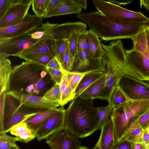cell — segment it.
<instances>
[{"instance_id":"cell-28","label":"cell","mask_w":149,"mask_h":149,"mask_svg":"<svg viewBox=\"0 0 149 149\" xmlns=\"http://www.w3.org/2000/svg\"><path fill=\"white\" fill-rule=\"evenodd\" d=\"M146 26L144 23L140 24L136 33L132 39L134 44L132 49L143 53L146 51L148 47L146 34Z\"/></svg>"},{"instance_id":"cell-2","label":"cell","mask_w":149,"mask_h":149,"mask_svg":"<svg viewBox=\"0 0 149 149\" xmlns=\"http://www.w3.org/2000/svg\"><path fill=\"white\" fill-rule=\"evenodd\" d=\"M101 46L104 51L101 59L106 81L97 99L108 101L113 90L125 75L142 80L130 65L121 39L112 40L107 45L101 43Z\"/></svg>"},{"instance_id":"cell-30","label":"cell","mask_w":149,"mask_h":149,"mask_svg":"<svg viewBox=\"0 0 149 149\" xmlns=\"http://www.w3.org/2000/svg\"><path fill=\"white\" fill-rule=\"evenodd\" d=\"M129 100L118 85L113 90L110 97L109 104L113 109H115L122 105Z\"/></svg>"},{"instance_id":"cell-41","label":"cell","mask_w":149,"mask_h":149,"mask_svg":"<svg viewBox=\"0 0 149 149\" xmlns=\"http://www.w3.org/2000/svg\"><path fill=\"white\" fill-rule=\"evenodd\" d=\"M54 57L53 53H46L33 58L31 61L39 63L46 67L47 64Z\"/></svg>"},{"instance_id":"cell-23","label":"cell","mask_w":149,"mask_h":149,"mask_svg":"<svg viewBox=\"0 0 149 149\" xmlns=\"http://www.w3.org/2000/svg\"><path fill=\"white\" fill-rule=\"evenodd\" d=\"M61 107L48 110L32 116L24 122L31 130L36 132L42 123L60 109Z\"/></svg>"},{"instance_id":"cell-22","label":"cell","mask_w":149,"mask_h":149,"mask_svg":"<svg viewBox=\"0 0 149 149\" xmlns=\"http://www.w3.org/2000/svg\"><path fill=\"white\" fill-rule=\"evenodd\" d=\"M86 35L90 56L94 59L101 58L104 51L102 47L101 42L97 35L91 29L87 31Z\"/></svg>"},{"instance_id":"cell-38","label":"cell","mask_w":149,"mask_h":149,"mask_svg":"<svg viewBox=\"0 0 149 149\" xmlns=\"http://www.w3.org/2000/svg\"><path fill=\"white\" fill-rule=\"evenodd\" d=\"M74 59L70 52L68 47L65 55L63 62L61 65L62 69L66 72H70L72 69Z\"/></svg>"},{"instance_id":"cell-46","label":"cell","mask_w":149,"mask_h":149,"mask_svg":"<svg viewBox=\"0 0 149 149\" xmlns=\"http://www.w3.org/2000/svg\"><path fill=\"white\" fill-rule=\"evenodd\" d=\"M47 68H50L61 70L62 69L57 58L54 57L47 65Z\"/></svg>"},{"instance_id":"cell-12","label":"cell","mask_w":149,"mask_h":149,"mask_svg":"<svg viewBox=\"0 0 149 149\" xmlns=\"http://www.w3.org/2000/svg\"><path fill=\"white\" fill-rule=\"evenodd\" d=\"M42 18L27 14L22 20L16 24L0 27V40L24 34L38 28L42 24Z\"/></svg>"},{"instance_id":"cell-40","label":"cell","mask_w":149,"mask_h":149,"mask_svg":"<svg viewBox=\"0 0 149 149\" xmlns=\"http://www.w3.org/2000/svg\"><path fill=\"white\" fill-rule=\"evenodd\" d=\"M79 33L72 36L68 39L69 52L74 58L78 53L77 38Z\"/></svg>"},{"instance_id":"cell-5","label":"cell","mask_w":149,"mask_h":149,"mask_svg":"<svg viewBox=\"0 0 149 149\" xmlns=\"http://www.w3.org/2000/svg\"><path fill=\"white\" fill-rule=\"evenodd\" d=\"M149 108V100L127 102L115 109H113L110 117L113 126L116 142L123 138L131 120L139 116Z\"/></svg>"},{"instance_id":"cell-33","label":"cell","mask_w":149,"mask_h":149,"mask_svg":"<svg viewBox=\"0 0 149 149\" xmlns=\"http://www.w3.org/2000/svg\"><path fill=\"white\" fill-rule=\"evenodd\" d=\"M42 97L50 102H59L61 95L59 84H54L46 92Z\"/></svg>"},{"instance_id":"cell-50","label":"cell","mask_w":149,"mask_h":149,"mask_svg":"<svg viewBox=\"0 0 149 149\" xmlns=\"http://www.w3.org/2000/svg\"><path fill=\"white\" fill-rule=\"evenodd\" d=\"M132 149H147L146 145L143 142L132 143Z\"/></svg>"},{"instance_id":"cell-8","label":"cell","mask_w":149,"mask_h":149,"mask_svg":"<svg viewBox=\"0 0 149 149\" xmlns=\"http://www.w3.org/2000/svg\"><path fill=\"white\" fill-rule=\"evenodd\" d=\"M46 38L55 40H68L72 36L87 31V25L81 22H68L61 24H51L48 22L41 26Z\"/></svg>"},{"instance_id":"cell-51","label":"cell","mask_w":149,"mask_h":149,"mask_svg":"<svg viewBox=\"0 0 149 149\" xmlns=\"http://www.w3.org/2000/svg\"><path fill=\"white\" fill-rule=\"evenodd\" d=\"M77 4L82 8L86 10L87 7V1L86 0H75Z\"/></svg>"},{"instance_id":"cell-47","label":"cell","mask_w":149,"mask_h":149,"mask_svg":"<svg viewBox=\"0 0 149 149\" xmlns=\"http://www.w3.org/2000/svg\"><path fill=\"white\" fill-rule=\"evenodd\" d=\"M10 0H0V18L3 16L10 3Z\"/></svg>"},{"instance_id":"cell-7","label":"cell","mask_w":149,"mask_h":149,"mask_svg":"<svg viewBox=\"0 0 149 149\" xmlns=\"http://www.w3.org/2000/svg\"><path fill=\"white\" fill-rule=\"evenodd\" d=\"M49 109L31 107L22 104L6 92L3 120V132L7 133L15 125Z\"/></svg>"},{"instance_id":"cell-42","label":"cell","mask_w":149,"mask_h":149,"mask_svg":"<svg viewBox=\"0 0 149 149\" xmlns=\"http://www.w3.org/2000/svg\"><path fill=\"white\" fill-rule=\"evenodd\" d=\"M7 92L0 94V132H3L5 100Z\"/></svg>"},{"instance_id":"cell-25","label":"cell","mask_w":149,"mask_h":149,"mask_svg":"<svg viewBox=\"0 0 149 149\" xmlns=\"http://www.w3.org/2000/svg\"><path fill=\"white\" fill-rule=\"evenodd\" d=\"M143 130L141 126L132 118L129 123L126 132L120 141L126 140L133 143L142 142Z\"/></svg>"},{"instance_id":"cell-10","label":"cell","mask_w":149,"mask_h":149,"mask_svg":"<svg viewBox=\"0 0 149 149\" xmlns=\"http://www.w3.org/2000/svg\"><path fill=\"white\" fill-rule=\"evenodd\" d=\"M31 31L0 40V55L6 58L10 56H16L40 39L32 38L29 35Z\"/></svg>"},{"instance_id":"cell-26","label":"cell","mask_w":149,"mask_h":149,"mask_svg":"<svg viewBox=\"0 0 149 149\" xmlns=\"http://www.w3.org/2000/svg\"><path fill=\"white\" fill-rule=\"evenodd\" d=\"M106 81V75L104 74L84 91L79 96L84 99L93 100L97 98L104 87Z\"/></svg>"},{"instance_id":"cell-9","label":"cell","mask_w":149,"mask_h":149,"mask_svg":"<svg viewBox=\"0 0 149 149\" xmlns=\"http://www.w3.org/2000/svg\"><path fill=\"white\" fill-rule=\"evenodd\" d=\"M118 85L130 100H149V83L125 74Z\"/></svg>"},{"instance_id":"cell-36","label":"cell","mask_w":149,"mask_h":149,"mask_svg":"<svg viewBox=\"0 0 149 149\" xmlns=\"http://www.w3.org/2000/svg\"><path fill=\"white\" fill-rule=\"evenodd\" d=\"M144 130L149 128V108L139 116L132 118Z\"/></svg>"},{"instance_id":"cell-45","label":"cell","mask_w":149,"mask_h":149,"mask_svg":"<svg viewBox=\"0 0 149 149\" xmlns=\"http://www.w3.org/2000/svg\"><path fill=\"white\" fill-rule=\"evenodd\" d=\"M132 143L126 140L116 142L112 149H132Z\"/></svg>"},{"instance_id":"cell-55","label":"cell","mask_w":149,"mask_h":149,"mask_svg":"<svg viewBox=\"0 0 149 149\" xmlns=\"http://www.w3.org/2000/svg\"><path fill=\"white\" fill-rule=\"evenodd\" d=\"M79 149H88L87 147L85 146H81Z\"/></svg>"},{"instance_id":"cell-4","label":"cell","mask_w":149,"mask_h":149,"mask_svg":"<svg viewBox=\"0 0 149 149\" xmlns=\"http://www.w3.org/2000/svg\"><path fill=\"white\" fill-rule=\"evenodd\" d=\"M77 17L87 24L102 40L106 41L130 38L136 34L142 23L129 24H116L99 12L81 13Z\"/></svg>"},{"instance_id":"cell-14","label":"cell","mask_w":149,"mask_h":149,"mask_svg":"<svg viewBox=\"0 0 149 149\" xmlns=\"http://www.w3.org/2000/svg\"><path fill=\"white\" fill-rule=\"evenodd\" d=\"M65 111L64 107L61 106L58 111L42 123L36 132L38 141L46 139L64 128Z\"/></svg>"},{"instance_id":"cell-19","label":"cell","mask_w":149,"mask_h":149,"mask_svg":"<svg viewBox=\"0 0 149 149\" xmlns=\"http://www.w3.org/2000/svg\"><path fill=\"white\" fill-rule=\"evenodd\" d=\"M100 129L99 139L93 149H112L116 141L113 124L110 117Z\"/></svg>"},{"instance_id":"cell-20","label":"cell","mask_w":149,"mask_h":149,"mask_svg":"<svg viewBox=\"0 0 149 149\" xmlns=\"http://www.w3.org/2000/svg\"><path fill=\"white\" fill-rule=\"evenodd\" d=\"M82 8L75 0H62L55 8L51 10L44 16V18L71 14L81 13Z\"/></svg>"},{"instance_id":"cell-58","label":"cell","mask_w":149,"mask_h":149,"mask_svg":"<svg viewBox=\"0 0 149 149\" xmlns=\"http://www.w3.org/2000/svg\"><path fill=\"white\" fill-rule=\"evenodd\" d=\"M147 149H149V143L146 145Z\"/></svg>"},{"instance_id":"cell-57","label":"cell","mask_w":149,"mask_h":149,"mask_svg":"<svg viewBox=\"0 0 149 149\" xmlns=\"http://www.w3.org/2000/svg\"><path fill=\"white\" fill-rule=\"evenodd\" d=\"M146 25H148L149 27V21L146 23Z\"/></svg>"},{"instance_id":"cell-27","label":"cell","mask_w":149,"mask_h":149,"mask_svg":"<svg viewBox=\"0 0 149 149\" xmlns=\"http://www.w3.org/2000/svg\"><path fill=\"white\" fill-rule=\"evenodd\" d=\"M104 74V72L102 71H94L86 74L75 90L74 98L79 96L86 89Z\"/></svg>"},{"instance_id":"cell-29","label":"cell","mask_w":149,"mask_h":149,"mask_svg":"<svg viewBox=\"0 0 149 149\" xmlns=\"http://www.w3.org/2000/svg\"><path fill=\"white\" fill-rule=\"evenodd\" d=\"M52 52L57 59L61 66L63 63L66 52L69 47V42L67 39L55 40L51 39Z\"/></svg>"},{"instance_id":"cell-31","label":"cell","mask_w":149,"mask_h":149,"mask_svg":"<svg viewBox=\"0 0 149 149\" xmlns=\"http://www.w3.org/2000/svg\"><path fill=\"white\" fill-rule=\"evenodd\" d=\"M96 109L98 124L101 128L110 117L113 108L112 106L109 104L106 107H97Z\"/></svg>"},{"instance_id":"cell-34","label":"cell","mask_w":149,"mask_h":149,"mask_svg":"<svg viewBox=\"0 0 149 149\" xmlns=\"http://www.w3.org/2000/svg\"><path fill=\"white\" fill-rule=\"evenodd\" d=\"M18 141L17 136H11L3 132H0V149H11L17 145L16 142Z\"/></svg>"},{"instance_id":"cell-6","label":"cell","mask_w":149,"mask_h":149,"mask_svg":"<svg viewBox=\"0 0 149 149\" xmlns=\"http://www.w3.org/2000/svg\"><path fill=\"white\" fill-rule=\"evenodd\" d=\"M93 3L98 12L116 24H145L149 21V19L141 12L129 10L109 1L94 0Z\"/></svg>"},{"instance_id":"cell-44","label":"cell","mask_w":149,"mask_h":149,"mask_svg":"<svg viewBox=\"0 0 149 149\" xmlns=\"http://www.w3.org/2000/svg\"><path fill=\"white\" fill-rule=\"evenodd\" d=\"M52 80L55 84H59L62 77V72L61 70L47 68Z\"/></svg>"},{"instance_id":"cell-13","label":"cell","mask_w":149,"mask_h":149,"mask_svg":"<svg viewBox=\"0 0 149 149\" xmlns=\"http://www.w3.org/2000/svg\"><path fill=\"white\" fill-rule=\"evenodd\" d=\"M80 138L64 128L47 138L46 142L51 149H79Z\"/></svg>"},{"instance_id":"cell-21","label":"cell","mask_w":149,"mask_h":149,"mask_svg":"<svg viewBox=\"0 0 149 149\" xmlns=\"http://www.w3.org/2000/svg\"><path fill=\"white\" fill-rule=\"evenodd\" d=\"M12 71L10 60L0 55V94L8 92Z\"/></svg>"},{"instance_id":"cell-1","label":"cell","mask_w":149,"mask_h":149,"mask_svg":"<svg viewBox=\"0 0 149 149\" xmlns=\"http://www.w3.org/2000/svg\"><path fill=\"white\" fill-rule=\"evenodd\" d=\"M55 84L45 66L25 61L12 68L8 92L42 97Z\"/></svg>"},{"instance_id":"cell-53","label":"cell","mask_w":149,"mask_h":149,"mask_svg":"<svg viewBox=\"0 0 149 149\" xmlns=\"http://www.w3.org/2000/svg\"><path fill=\"white\" fill-rule=\"evenodd\" d=\"M146 34L147 46L149 49V27L146 25Z\"/></svg>"},{"instance_id":"cell-17","label":"cell","mask_w":149,"mask_h":149,"mask_svg":"<svg viewBox=\"0 0 149 149\" xmlns=\"http://www.w3.org/2000/svg\"><path fill=\"white\" fill-rule=\"evenodd\" d=\"M7 93L22 104L32 108L51 109L57 108L60 105L59 102H50L42 97L13 92Z\"/></svg>"},{"instance_id":"cell-49","label":"cell","mask_w":149,"mask_h":149,"mask_svg":"<svg viewBox=\"0 0 149 149\" xmlns=\"http://www.w3.org/2000/svg\"><path fill=\"white\" fill-rule=\"evenodd\" d=\"M142 140L146 145L149 143V128L143 130Z\"/></svg>"},{"instance_id":"cell-39","label":"cell","mask_w":149,"mask_h":149,"mask_svg":"<svg viewBox=\"0 0 149 149\" xmlns=\"http://www.w3.org/2000/svg\"><path fill=\"white\" fill-rule=\"evenodd\" d=\"M31 131L26 124L23 122L13 126L10 129V132L11 134L17 136L22 133Z\"/></svg>"},{"instance_id":"cell-35","label":"cell","mask_w":149,"mask_h":149,"mask_svg":"<svg viewBox=\"0 0 149 149\" xmlns=\"http://www.w3.org/2000/svg\"><path fill=\"white\" fill-rule=\"evenodd\" d=\"M66 72L70 84L75 93L77 87L84 76L86 74L91 72L81 73L69 72Z\"/></svg>"},{"instance_id":"cell-54","label":"cell","mask_w":149,"mask_h":149,"mask_svg":"<svg viewBox=\"0 0 149 149\" xmlns=\"http://www.w3.org/2000/svg\"><path fill=\"white\" fill-rule=\"evenodd\" d=\"M11 149H20L19 147L17 145L13 147Z\"/></svg>"},{"instance_id":"cell-48","label":"cell","mask_w":149,"mask_h":149,"mask_svg":"<svg viewBox=\"0 0 149 149\" xmlns=\"http://www.w3.org/2000/svg\"><path fill=\"white\" fill-rule=\"evenodd\" d=\"M61 1L62 0H50L46 10L45 15L57 7Z\"/></svg>"},{"instance_id":"cell-11","label":"cell","mask_w":149,"mask_h":149,"mask_svg":"<svg viewBox=\"0 0 149 149\" xmlns=\"http://www.w3.org/2000/svg\"><path fill=\"white\" fill-rule=\"evenodd\" d=\"M33 0H10L3 16L0 18V27L14 25L25 17L28 13Z\"/></svg>"},{"instance_id":"cell-24","label":"cell","mask_w":149,"mask_h":149,"mask_svg":"<svg viewBox=\"0 0 149 149\" xmlns=\"http://www.w3.org/2000/svg\"><path fill=\"white\" fill-rule=\"evenodd\" d=\"M61 80L59 84L61 97L59 103L60 106H63L74 98L75 93L68 81L66 72L63 70Z\"/></svg>"},{"instance_id":"cell-32","label":"cell","mask_w":149,"mask_h":149,"mask_svg":"<svg viewBox=\"0 0 149 149\" xmlns=\"http://www.w3.org/2000/svg\"><path fill=\"white\" fill-rule=\"evenodd\" d=\"M50 0H33L32 10L35 15L40 17H44L47 7Z\"/></svg>"},{"instance_id":"cell-3","label":"cell","mask_w":149,"mask_h":149,"mask_svg":"<svg viewBox=\"0 0 149 149\" xmlns=\"http://www.w3.org/2000/svg\"><path fill=\"white\" fill-rule=\"evenodd\" d=\"M64 128L80 138L87 137L100 129L93 100L79 96L72 100L65 109Z\"/></svg>"},{"instance_id":"cell-52","label":"cell","mask_w":149,"mask_h":149,"mask_svg":"<svg viewBox=\"0 0 149 149\" xmlns=\"http://www.w3.org/2000/svg\"><path fill=\"white\" fill-rule=\"evenodd\" d=\"M141 7L143 6L146 9L149 10V0H141Z\"/></svg>"},{"instance_id":"cell-18","label":"cell","mask_w":149,"mask_h":149,"mask_svg":"<svg viewBox=\"0 0 149 149\" xmlns=\"http://www.w3.org/2000/svg\"><path fill=\"white\" fill-rule=\"evenodd\" d=\"M48 53H53L51 39L43 37L16 56L25 61H31L33 58L41 55Z\"/></svg>"},{"instance_id":"cell-56","label":"cell","mask_w":149,"mask_h":149,"mask_svg":"<svg viewBox=\"0 0 149 149\" xmlns=\"http://www.w3.org/2000/svg\"><path fill=\"white\" fill-rule=\"evenodd\" d=\"M148 58H149V49L148 46Z\"/></svg>"},{"instance_id":"cell-37","label":"cell","mask_w":149,"mask_h":149,"mask_svg":"<svg viewBox=\"0 0 149 149\" xmlns=\"http://www.w3.org/2000/svg\"><path fill=\"white\" fill-rule=\"evenodd\" d=\"M87 31L78 33L77 38L78 52L88 49L89 44L86 35Z\"/></svg>"},{"instance_id":"cell-15","label":"cell","mask_w":149,"mask_h":149,"mask_svg":"<svg viewBox=\"0 0 149 149\" xmlns=\"http://www.w3.org/2000/svg\"><path fill=\"white\" fill-rule=\"evenodd\" d=\"M146 51L143 53L132 49L125 50L127 59L135 72L144 81H149V58Z\"/></svg>"},{"instance_id":"cell-16","label":"cell","mask_w":149,"mask_h":149,"mask_svg":"<svg viewBox=\"0 0 149 149\" xmlns=\"http://www.w3.org/2000/svg\"><path fill=\"white\" fill-rule=\"evenodd\" d=\"M97 71H104L101 58H92L88 49L78 52L70 72L84 73Z\"/></svg>"},{"instance_id":"cell-43","label":"cell","mask_w":149,"mask_h":149,"mask_svg":"<svg viewBox=\"0 0 149 149\" xmlns=\"http://www.w3.org/2000/svg\"><path fill=\"white\" fill-rule=\"evenodd\" d=\"M17 137L18 141L27 143L36 138V132L31 131L22 133Z\"/></svg>"}]
</instances>
